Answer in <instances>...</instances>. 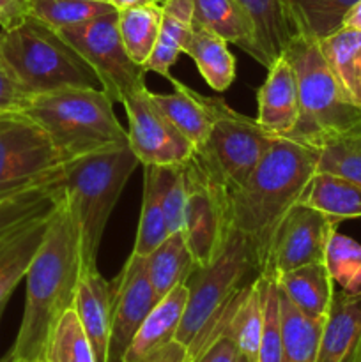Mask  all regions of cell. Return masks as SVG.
<instances>
[{
	"label": "cell",
	"instance_id": "24",
	"mask_svg": "<svg viewBox=\"0 0 361 362\" xmlns=\"http://www.w3.org/2000/svg\"><path fill=\"white\" fill-rule=\"evenodd\" d=\"M276 285L303 315L324 320L335 296V281L324 264H310L276 276Z\"/></svg>",
	"mask_w": 361,
	"mask_h": 362
},
{
	"label": "cell",
	"instance_id": "5",
	"mask_svg": "<svg viewBox=\"0 0 361 362\" xmlns=\"http://www.w3.org/2000/svg\"><path fill=\"white\" fill-rule=\"evenodd\" d=\"M285 55L297 74L299 119L292 133L283 138L319 151L329 141L360 133L361 106L336 80L319 42L297 34Z\"/></svg>",
	"mask_w": 361,
	"mask_h": 362
},
{
	"label": "cell",
	"instance_id": "23",
	"mask_svg": "<svg viewBox=\"0 0 361 362\" xmlns=\"http://www.w3.org/2000/svg\"><path fill=\"white\" fill-rule=\"evenodd\" d=\"M50 216L35 219L0 240V308H6L18 283L27 276L48 232Z\"/></svg>",
	"mask_w": 361,
	"mask_h": 362
},
{
	"label": "cell",
	"instance_id": "11",
	"mask_svg": "<svg viewBox=\"0 0 361 362\" xmlns=\"http://www.w3.org/2000/svg\"><path fill=\"white\" fill-rule=\"evenodd\" d=\"M184 175L186 205L183 232L195 264L204 267L222 253L232 230L229 191L209 175L197 156L184 165Z\"/></svg>",
	"mask_w": 361,
	"mask_h": 362
},
{
	"label": "cell",
	"instance_id": "12",
	"mask_svg": "<svg viewBox=\"0 0 361 362\" xmlns=\"http://www.w3.org/2000/svg\"><path fill=\"white\" fill-rule=\"evenodd\" d=\"M122 106L130 122V147L142 166L186 165L193 158L191 141L156 106L145 85L131 92Z\"/></svg>",
	"mask_w": 361,
	"mask_h": 362
},
{
	"label": "cell",
	"instance_id": "28",
	"mask_svg": "<svg viewBox=\"0 0 361 362\" xmlns=\"http://www.w3.org/2000/svg\"><path fill=\"white\" fill-rule=\"evenodd\" d=\"M301 204L340 223L361 218V184L328 172H315Z\"/></svg>",
	"mask_w": 361,
	"mask_h": 362
},
{
	"label": "cell",
	"instance_id": "37",
	"mask_svg": "<svg viewBox=\"0 0 361 362\" xmlns=\"http://www.w3.org/2000/svg\"><path fill=\"white\" fill-rule=\"evenodd\" d=\"M45 362H96L74 308L57 324L46 350Z\"/></svg>",
	"mask_w": 361,
	"mask_h": 362
},
{
	"label": "cell",
	"instance_id": "42",
	"mask_svg": "<svg viewBox=\"0 0 361 362\" xmlns=\"http://www.w3.org/2000/svg\"><path fill=\"white\" fill-rule=\"evenodd\" d=\"M195 362H250L243 356L236 343L229 336L222 334L200 354Z\"/></svg>",
	"mask_w": 361,
	"mask_h": 362
},
{
	"label": "cell",
	"instance_id": "9",
	"mask_svg": "<svg viewBox=\"0 0 361 362\" xmlns=\"http://www.w3.org/2000/svg\"><path fill=\"white\" fill-rule=\"evenodd\" d=\"M62 177V158L41 127L23 115L0 119V202Z\"/></svg>",
	"mask_w": 361,
	"mask_h": 362
},
{
	"label": "cell",
	"instance_id": "20",
	"mask_svg": "<svg viewBox=\"0 0 361 362\" xmlns=\"http://www.w3.org/2000/svg\"><path fill=\"white\" fill-rule=\"evenodd\" d=\"M173 92L156 94L151 92L152 101L159 110L172 120L173 126L191 141L195 152L200 151L207 141L212 127V106L211 98L191 90L176 78H168Z\"/></svg>",
	"mask_w": 361,
	"mask_h": 362
},
{
	"label": "cell",
	"instance_id": "31",
	"mask_svg": "<svg viewBox=\"0 0 361 362\" xmlns=\"http://www.w3.org/2000/svg\"><path fill=\"white\" fill-rule=\"evenodd\" d=\"M324 320L301 313L280 290L282 362H317Z\"/></svg>",
	"mask_w": 361,
	"mask_h": 362
},
{
	"label": "cell",
	"instance_id": "40",
	"mask_svg": "<svg viewBox=\"0 0 361 362\" xmlns=\"http://www.w3.org/2000/svg\"><path fill=\"white\" fill-rule=\"evenodd\" d=\"M262 278V334L257 362H282L280 290L275 279Z\"/></svg>",
	"mask_w": 361,
	"mask_h": 362
},
{
	"label": "cell",
	"instance_id": "49",
	"mask_svg": "<svg viewBox=\"0 0 361 362\" xmlns=\"http://www.w3.org/2000/svg\"><path fill=\"white\" fill-rule=\"evenodd\" d=\"M92 2H110V0H92Z\"/></svg>",
	"mask_w": 361,
	"mask_h": 362
},
{
	"label": "cell",
	"instance_id": "14",
	"mask_svg": "<svg viewBox=\"0 0 361 362\" xmlns=\"http://www.w3.org/2000/svg\"><path fill=\"white\" fill-rule=\"evenodd\" d=\"M158 303L159 299L145 274L144 257L131 253L122 271L112 281L108 362H124L127 346Z\"/></svg>",
	"mask_w": 361,
	"mask_h": 362
},
{
	"label": "cell",
	"instance_id": "13",
	"mask_svg": "<svg viewBox=\"0 0 361 362\" xmlns=\"http://www.w3.org/2000/svg\"><path fill=\"white\" fill-rule=\"evenodd\" d=\"M340 221L297 204L280 225L273 240L268 272L264 278L276 279L282 272L310 264H324L326 247Z\"/></svg>",
	"mask_w": 361,
	"mask_h": 362
},
{
	"label": "cell",
	"instance_id": "45",
	"mask_svg": "<svg viewBox=\"0 0 361 362\" xmlns=\"http://www.w3.org/2000/svg\"><path fill=\"white\" fill-rule=\"evenodd\" d=\"M110 4H112L117 11H120L127 9V7L140 6V4H147V0H110Z\"/></svg>",
	"mask_w": 361,
	"mask_h": 362
},
{
	"label": "cell",
	"instance_id": "22",
	"mask_svg": "<svg viewBox=\"0 0 361 362\" xmlns=\"http://www.w3.org/2000/svg\"><path fill=\"white\" fill-rule=\"evenodd\" d=\"M253 23L255 37L268 60V69L285 53L297 35L289 0H236Z\"/></svg>",
	"mask_w": 361,
	"mask_h": 362
},
{
	"label": "cell",
	"instance_id": "25",
	"mask_svg": "<svg viewBox=\"0 0 361 362\" xmlns=\"http://www.w3.org/2000/svg\"><path fill=\"white\" fill-rule=\"evenodd\" d=\"M145 274L159 300L168 296L173 288L186 285L190 276L198 267L188 247L184 232H173L144 257Z\"/></svg>",
	"mask_w": 361,
	"mask_h": 362
},
{
	"label": "cell",
	"instance_id": "46",
	"mask_svg": "<svg viewBox=\"0 0 361 362\" xmlns=\"http://www.w3.org/2000/svg\"><path fill=\"white\" fill-rule=\"evenodd\" d=\"M0 362H21L20 359H16V356L13 354V350L9 349V352L6 354L4 357H0Z\"/></svg>",
	"mask_w": 361,
	"mask_h": 362
},
{
	"label": "cell",
	"instance_id": "29",
	"mask_svg": "<svg viewBox=\"0 0 361 362\" xmlns=\"http://www.w3.org/2000/svg\"><path fill=\"white\" fill-rule=\"evenodd\" d=\"M64 198V177L0 202V240L28 223L50 216Z\"/></svg>",
	"mask_w": 361,
	"mask_h": 362
},
{
	"label": "cell",
	"instance_id": "8",
	"mask_svg": "<svg viewBox=\"0 0 361 362\" xmlns=\"http://www.w3.org/2000/svg\"><path fill=\"white\" fill-rule=\"evenodd\" d=\"M211 133L195 156L209 175L232 193L246 182L275 136L257 119H250L230 108L225 99L211 98Z\"/></svg>",
	"mask_w": 361,
	"mask_h": 362
},
{
	"label": "cell",
	"instance_id": "19",
	"mask_svg": "<svg viewBox=\"0 0 361 362\" xmlns=\"http://www.w3.org/2000/svg\"><path fill=\"white\" fill-rule=\"evenodd\" d=\"M229 336L250 362H257L262 334V278L243 286L223 313L216 336Z\"/></svg>",
	"mask_w": 361,
	"mask_h": 362
},
{
	"label": "cell",
	"instance_id": "27",
	"mask_svg": "<svg viewBox=\"0 0 361 362\" xmlns=\"http://www.w3.org/2000/svg\"><path fill=\"white\" fill-rule=\"evenodd\" d=\"M193 0H166L161 4L163 16L158 45L149 62L144 66L145 73L152 71L165 78L172 76L170 67L183 53L193 27Z\"/></svg>",
	"mask_w": 361,
	"mask_h": 362
},
{
	"label": "cell",
	"instance_id": "44",
	"mask_svg": "<svg viewBox=\"0 0 361 362\" xmlns=\"http://www.w3.org/2000/svg\"><path fill=\"white\" fill-rule=\"evenodd\" d=\"M343 27H353L360 28L361 30V0L350 9V13L347 14L345 21H343Z\"/></svg>",
	"mask_w": 361,
	"mask_h": 362
},
{
	"label": "cell",
	"instance_id": "43",
	"mask_svg": "<svg viewBox=\"0 0 361 362\" xmlns=\"http://www.w3.org/2000/svg\"><path fill=\"white\" fill-rule=\"evenodd\" d=\"M30 0H0V30L16 27L28 16Z\"/></svg>",
	"mask_w": 361,
	"mask_h": 362
},
{
	"label": "cell",
	"instance_id": "39",
	"mask_svg": "<svg viewBox=\"0 0 361 362\" xmlns=\"http://www.w3.org/2000/svg\"><path fill=\"white\" fill-rule=\"evenodd\" d=\"M317 172H328L361 184V131L319 148Z\"/></svg>",
	"mask_w": 361,
	"mask_h": 362
},
{
	"label": "cell",
	"instance_id": "2",
	"mask_svg": "<svg viewBox=\"0 0 361 362\" xmlns=\"http://www.w3.org/2000/svg\"><path fill=\"white\" fill-rule=\"evenodd\" d=\"M81 272L80 235L62 198L50 216L48 232L25 276L27 297L23 318L11 346L16 359L45 362L57 324L73 310Z\"/></svg>",
	"mask_w": 361,
	"mask_h": 362
},
{
	"label": "cell",
	"instance_id": "38",
	"mask_svg": "<svg viewBox=\"0 0 361 362\" xmlns=\"http://www.w3.org/2000/svg\"><path fill=\"white\" fill-rule=\"evenodd\" d=\"M156 186L161 198L163 211L166 216L168 233L183 232L184 226V205H186V175L184 165L152 166Z\"/></svg>",
	"mask_w": 361,
	"mask_h": 362
},
{
	"label": "cell",
	"instance_id": "36",
	"mask_svg": "<svg viewBox=\"0 0 361 362\" xmlns=\"http://www.w3.org/2000/svg\"><path fill=\"white\" fill-rule=\"evenodd\" d=\"M324 265L345 292L361 290V244L336 230L326 247Z\"/></svg>",
	"mask_w": 361,
	"mask_h": 362
},
{
	"label": "cell",
	"instance_id": "34",
	"mask_svg": "<svg viewBox=\"0 0 361 362\" xmlns=\"http://www.w3.org/2000/svg\"><path fill=\"white\" fill-rule=\"evenodd\" d=\"M166 216L163 211L161 198L156 186L154 173L149 165L144 166V197H142V212L138 221L137 239L133 253L138 257H147L168 237Z\"/></svg>",
	"mask_w": 361,
	"mask_h": 362
},
{
	"label": "cell",
	"instance_id": "17",
	"mask_svg": "<svg viewBox=\"0 0 361 362\" xmlns=\"http://www.w3.org/2000/svg\"><path fill=\"white\" fill-rule=\"evenodd\" d=\"M317 362H361V290L335 292L322 325Z\"/></svg>",
	"mask_w": 361,
	"mask_h": 362
},
{
	"label": "cell",
	"instance_id": "47",
	"mask_svg": "<svg viewBox=\"0 0 361 362\" xmlns=\"http://www.w3.org/2000/svg\"><path fill=\"white\" fill-rule=\"evenodd\" d=\"M4 310H6V308H0V320H2V315H4Z\"/></svg>",
	"mask_w": 361,
	"mask_h": 362
},
{
	"label": "cell",
	"instance_id": "41",
	"mask_svg": "<svg viewBox=\"0 0 361 362\" xmlns=\"http://www.w3.org/2000/svg\"><path fill=\"white\" fill-rule=\"evenodd\" d=\"M32 99L34 95L25 90V87L0 53V119L21 115Z\"/></svg>",
	"mask_w": 361,
	"mask_h": 362
},
{
	"label": "cell",
	"instance_id": "26",
	"mask_svg": "<svg viewBox=\"0 0 361 362\" xmlns=\"http://www.w3.org/2000/svg\"><path fill=\"white\" fill-rule=\"evenodd\" d=\"M183 53L197 64L205 83L212 90L225 92L232 85L236 78V60L230 53L229 42L204 25L193 21Z\"/></svg>",
	"mask_w": 361,
	"mask_h": 362
},
{
	"label": "cell",
	"instance_id": "16",
	"mask_svg": "<svg viewBox=\"0 0 361 362\" xmlns=\"http://www.w3.org/2000/svg\"><path fill=\"white\" fill-rule=\"evenodd\" d=\"M257 122L273 136H289L299 119V85L289 57L283 53L268 69L257 92Z\"/></svg>",
	"mask_w": 361,
	"mask_h": 362
},
{
	"label": "cell",
	"instance_id": "1",
	"mask_svg": "<svg viewBox=\"0 0 361 362\" xmlns=\"http://www.w3.org/2000/svg\"><path fill=\"white\" fill-rule=\"evenodd\" d=\"M319 151L275 136L246 182L229 193L230 225L243 233L255 255L258 274L268 272L273 240L285 216L301 204L317 172Z\"/></svg>",
	"mask_w": 361,
	"mask_h": 362
},
{
	"label": "cell",
	"instance_id": "32",
	"mask_svg": "<svg viewBox=\"0 0 361 362\" xmlns=\"http://www.w3.org/2000/svg\"><path fill=\"white\" fill-rule=\"evenodd\" d=\"M161 4H140L119 11V34L127 55L144 67L154 53L161 28Z\"/></svg>",
	"mask_w": 361,
	"mask_h": 362
},
{
	"label": "cell",
	"instance_id": "7",
	"mask_svg": "<svg viewBox=\"0 0 361 362\" xmlns=\"http://www.w3.org/2000/svg\"><path fill=\"white\" fill-rule=\"evenodd\" d=\"M0 53L30 95L66 88H98L101 80L57 28L28 14L0 30Z\"/></svg>",
	"mask_w": 361,
	"mask_h": 362
},
{
	"label": "cell",
	"instance_id": "48",
	"mask_svg": "<svg viewBox=\"0 0 361 362\" xmlns=\"http://www.w3.org/2000/svg\"><path fill=\"white\" fill-rule=\"evenodd\" d=\"M147 2H151V4H159V0H147Z\"/></svg>",
	"mask_w": 361,
	"mask_h": 362
},
{
	"label": "cell",
	"instance_id": "21",
	"mask_svg": "<svg viewBox=\"0 0 361 362\" xmlns=\"http://www.w3.org/2000/svg\"><path fill=\"white\" fill-rule=\"evenodd\" d=\"M193 21L218 34L227 42L239 46L246 55L268 67L255 37L253 23L236 0H193Z\"/></svg>",
	"mask_w": 361,
	"mask_h": 362
},
{
	"label": "cell",
	"instance_id": "35",
	"mask_svg": "<svg viewBox=\"0 0 361 362\" xmlns=\"http://www.w3.org/2000/svg\"><path fill=\"white\" fill-rule=\"evenodd\" d=\"M110 11H115L110 2H92V0H30L28 2V14L57 30L85 23Z\"/></svg>",
	"mask_w": 361,
	"mask_h": 362
},
{
	"label": "cell",
	"instance_id": "4",
	"mask_svg": "<svg viewBox=\"0 0 361 362\" xmlns=\"http://www.w3.org/2000/svg\"><path fill=\"white\" fill-rule=\"evenodd\" d=\"M257 276L260 274L250 243L232 228L214 262L195 269L186 281L188 303L176 336L184 362L197 361L214 341L216 327L229 304Z\"/></svg>",
	"mask_w": 361,
	"mask_h": 362
},
{
	"label": "cell",
	"instance_id": "10",
	"mask_svg": "<svg viewBox=\"0 0 361 362\" xmlns=\"http://www.w3.org/2000/svg\"><path fill=\"white\" fill-rule=\"evenodd\" d=\"M101 80L103 90L122 105L131 92L145 85V69L127 55L119 34V11L59 30Z\"/></svg>",
	"mask_w": 361,
	"mask_h": 362
},
{
	"label": "cell",
	"instance_id": "3",
	"mask_svg": "<svg viewBox=\"0 0 361 362\" xmlns=\"http://www.w3.org/2000/svg\"><path fill=\"white\" fill-rule=\"evenodd\" d=\"M21 115L45 131L64 165L96 152L130 145L113 101L98 88H66L35 95Z\"/></svg>",
	"mask_w": 361,
	"mask_h": 362
},
{
	"label": "cell",
	"instance_id": "6",
	"mask_svg": "<svg viewBox=\"0 0 361 362\" xmlns=\"http://www.w3.org/2000/svg\"><path fill=\"white\" fill-rule=\"evenodd\" d=\"M140 165L130 145L96 152L64 165V200L76 225L84 271L98 269V253L110 214Z\"/></svg>",
	"mask_w": 361,
	"mask_h": 362
},
{
	"label": "cell",
	"instance_id": "50",
	"mask_svg": "<svg viewBox=\"0 0 361 362\" xmlns=\"http://www.w3.org/2000/svg\"><path fill=\"white\" fill-rule=\"evenodd\" d=\"M163 2H166V0H159V4H163Z\"/></svg>",
	"mask_w": 361,
	"mask_h": 362
},
{
	"label": "cell",
	"instance_id": "18",
	"mask_svg": "<svg viewBox=\"0 0 361 362\" xmlns=\"http://www.w3.org/2000/svg\"><path fill=\"white\" fill-rule=\"evenodd\" d=\"M85 336L88 339L96 362H108L110 325H112V281L105 279L98 269L81 272L80 285L74 297Z\"/></svg>",
	"mask_w": 361,
	"mask_h": 362
},
{
	"label": "cell",
	"instance_id": "15",
	"mask_svg": "<svg viewBox=\"0 0 361 362\" xmlns=\"http://www.w3.org/2000/svg\"><path fill=\"white\" fill-rule=\"evenodd\" d=\"M188 303V286L180 285L163 297L147 315L130 343L124 362H184L176 336Z\"/></svg>",
	"mask_w": 361,
	"mask_h": 362
},
{
	"label": "cell",
	"instance_id": "30",
	"mask_svg": "<svg viewBox=\"0 0 361 362\" xmlns=\"http://www.w3.org/2000/svg\"><path fill=\"white\" fill-rule=\"evenodd\" d=\"M319 48L329 69L354 103L361 106V30L342 27L321 39Z\"/></svg>",
	"mask_w": 361,
	"mask_h": 362
},
{
	"label": "cell",
	"instance_id": "33",
	"mask_svg": "<svg viewBox=\"0 0 361 362\" xmlns=\"http://www.w3.org/2000/svg\"><path fill=\"white\" fill-rule=\"evenodd\" d=\"M297 34L321 41L343 27L360 0H289Z\"/></svg>",
	"mask_w": 361,
	"mask_h": 362
}]
</instances>
